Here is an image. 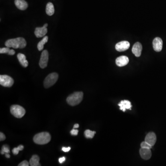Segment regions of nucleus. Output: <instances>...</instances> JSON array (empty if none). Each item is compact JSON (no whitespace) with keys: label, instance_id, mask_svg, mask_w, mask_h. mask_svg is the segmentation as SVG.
Wrapping results in <instances>:
<instances>
[{"label":"nucleus","instance_id":"obj_30","mask_svg":"<svg viewBox=\"0 0 166 166\" xmlns=\"http://www.w3.org/2000/svg\"><path fill=\"white\" fill-rule=\"evenodd\" d=\"M65 160H66V157H60L59 159V163L60 164L63 163L65 161Z\"/></svg>","mask_w":166,"mask_h":166},{"label":"nucleus","instance_id":"obj_12","mask_svg":"<svg viewBox=\"0 0 166 166\" xmlns=\"http://www.w3.org/2000/svg\"><path fill=\"white\" fill-rule=\"evenodd\" d=\"M139 153L141 157L144 160H149L151 157V152L149 149L141 148Z\"/></svg>","mask_w":166,"mask_h":166},{"label":"nucleus","instance_id":"obj_16","mask_svg":"<svg viewBox=\"0 0 166 166\" xmlns=\"http://www.w3.org/2000/svg\"><path fill=\"white\" fill-rule=\"evenodd\" d=\"M15 4L21 10H25L28 7L27 3L25 0H15Z\"/></svg>","mask_w":166,"mask_h":166},{"label":"nucleus","instance_id":"obj_8","mask_svg":"<svg viewBox=\"0 0 166 166\" xmlns=\"http://www.w3.org/2000/svg\"><path fill=\"white\" fill-rule=\"evenodd\" d=\"M48 25L45 24L43 27H37L35 29V35L37 37L39 38V37H42L44 36L45 35L47 34L48 32L47 27Z\"/></svg>","mask_w":166,"mask_h":166},{"label":"nucleus","instance_id":"obj_19","mask_svg":"<svg viewBox=\"0 0 166 166\" xmlns=\"http://www.w3.org/2000/svg\"><path fill=\"white\" fill-rule=\"evenodd\" d=\"M46 12L47 15L49 16H52L54 13V6L51 3H48L47 4L46 7Z\"/></svg>","mask_w":166,"mask_h":166},{"label":"nucleus","instance_id":"obj_9","mask_svg":"<svg viewBox=\"0 0 166 166\" xmlns=\"http://www.w3.org/2000/svg\"><path fill=\"white\" fill-rule=\"evenodd\" d=\"M130 46V43L128 41H122L116 44V49L118 51L122 52L128 49Z\"/></svg>","mask_w":166,"mask_h":166},{"label":"nucleus","instance_id":"obj_25","mask_svg":"<svg viewBox=\"0 0 166 166\" xmlns=\"http://www.w3.org/2000/svg\"><path fill=\"white\" fill-rule=\"evenodd\" d=\"M152 147V146L151 145L145 141L142 142V143H141V147L142 148H146V149H151Z\"/></svg>","mask_w":166,"mask_h":166},{"label":"nucleus","instance_id":"obj_5","mask_svg":"<svg viewBox=\"0 0 166 166\" xmlns=\"http://www.w3.org/2000/svg\"><path fill=\"white\" fill-rule=\"evenodd\" d=\"M58 79V74L56 72L49 74L45 78L44 81V86L45 88H48L53 86L56 82Z\"/></svg>","mask_w":166,"mask_h":166},{"label":"nucleus","instance_id":"obj_22","mask_svg":"<svg viewBox=\"0 0 166 166\" xmlns=\"http://www.w3.org/2000/svg\"><path fill=\"white\" fill-rule=\"evenodd\" d=\"M96 133V131H92L90 130H86L84 131V136L87 138H92L94 137Z\"/></svg>","mask_w":166,"mask_h":166},{"label":"nucleus","instance_id":"obj_31","mask_svg":"<svg viewBox=\"0 0 166 166\" xmlns=\"http://www.w3.org/2000/svg\"><path fill=\"white\" fill-rule=\"evenodd\" d=\"M79 127V125L78 124H75L74 126V129H75V128H78Z\"/></svg>","mask_w":166,"mask_h":166},{"label":"nucleus","instance_id":"obj_2","mask_svg":"<svg viewBox=\"0 0 166 166\" xmlns=\"http://www.w3.org/2000/svg\"><path fill=\"white\" fill-rule=\"evenodd\" d=\"M51 140V136L48 132H42L37 134L33 137V141L37 145L47 144Z\"/></svg>","mask_w":166,"mask_h":166},{"label":"nucleus","instance_id":"obj_18","mask_svg":"<svg viewBox=\"0 0 166 166\" xmlns=\"http://www.w3.org/2000/svg\"><path fill=\"white\" fill-rule=\"evenodd\" d=\"M40 158L37 155H33L31 158L29 163L31 166H40L41 164L39 163Z\"/></svg>","mask_w":166,"mask_h":166},{"label":"nucleus","instance_id":"obj_29","mask_svg":"<svg viewBox=\"0 0 166 166\" xmlns=\"http://www.w3.org/2000/svg\"><path fill=\"white\" fill-rule=\"evenodd\" d=\"M70 149H71V148L70 147H63L62 148V151H63L65 152H68L69 151H70Z\"/></svg>","mask_w":166,"mask_h":166},{"label":"nucleus","instance_id":"obj_26","mask_svg":"<svg viewBox=\"0 0 166 166\" xmlns=\"http://www.w3.org/2000/svg\"><path fill=\"white\" fill-rule=\"evenodd\" d=\"M30 165V163L26 160H25L24 161H22L18 165V166H29Z\"/></svg>","mask_w":166,"mask_h":166},{"label":"nucleus","instance_id":"obj_10","mask_svg":"<svg viewBox=\"0 0 166 166\" xmlns=\"http://www.w3.org/2000/svg\"><path fill=\"white\" fill-rule=\"evenodd\" d=\"M163 40L160 37H156L153 41V47L157 52H160L163 48Z\"/></svg>","mask_w":166,"mask_h":166},{"label":"nucleus","instance_id":"obj_13","mask_svg":"<svg viewBox=\"0 0 166 166\" xmlns=\"http://www.w3.org/2000/svg\"><path fill=\"white\" fill-rule=\"evenodd\" d=\"M129 62V59L126 56H120L116 60V64L118 66H125Z\"/></svg>","mask_w":166,"mask_h":166},{"label":"nucleus","instance_id":"obj_23","mask_svg":"<svg viewBox=\"0 0 166 166\" xmlns=\"http://www.w3.org/2000/svg\"><path fill=\"white\" fill-rule=\"evenodd\" d=\"M10 153V148L9 145H4L2 148L1 150V155L5 154L6 153Z\"/></svg>","mask_w":166,"mask_h":166},{"label":"nucleus","instance_id":"obj_20","mask_svg":"<svg viewBox=\"0 0 166 166\" xmlns=\"http://www.w3.org/2000/svg\"><path fill=\"white\" fill-rule=\"evenodd\" d=\"M48 37L45 36L43 37L42 40L40 41L37 44V48L39 51H42L44 48V45L48 41Z\"/></svg>","mask_w":166,"mask_h":166},{"label":"nucleus","instance_id":"obj_1","mask_svg":"<svg viewBox=\"0 0 166 166\" xmlns=\"http://www.w3.org/2000/svg\"><path fill=\"white\" fill-rule=\"evenodd\" d=\"M5 44V45L9 48H23L27 45V42L23 37H18L7 40Z\"/></svg>","mask_w":166,"mask_h":166},{"label":"nucleus","instance_id":"obj_6","mask_svg":"<svg viewBox=\"0 0 166 166\" xmlns=\"http://www.w3.org/2000/svg\"><path fill=\"white\" fill-rule=\"evenodd\" d=\"M14 80L10 76L7 75H0V84L6 87H11L13 84Z\"/></svg>","mask_w":166,"mask_h":166},{"label":"nucleus","instance_id":"obj_11","mask_svg":"<svg viewBox=\"0 0 166 166\" xmlns=\"http://www.w3.org/2000/svg\"><path fill=\"white\" fill-rule=\"evenodd\" d=\"M145 141L152 146H154L157 141V137L155 133L154 132H151L147 134L145 138Z\"/></svg>","mask_w":166,"mask_h":166},{"label":"nucleus","instance_id":"obj_24","mask_svg":"<svg viewBox=\"0 0 166 166\" xmlns=\"http://www.w3.org/2000/svg\"><path fill=\"white\" fill-rule=\"evenodd\" d=\"M24 146L22 145H20L17 148H13L12 150V152L14 155H18L19 151H21L24 149Z\"/></svg>","mask_w":166,"mask_h":166},{"label":"nucleus","instance_id":"obj_4","mask_svg":"<svg viewBox=\"0 0 166 166\" xmlns=\"http://www.w3.org/2000/svg\"><path fill=\"white\" fill-rule=\"evenodd\" d=\"M10 112L15 117L21 118L25 116V110L24 108L19 105H13L10 108Z\"/></svg>","mask_w":166,"mask_h":166},{"label":"nucleus","instance_id":"obj_32","mask_svg":"<svg viewBox=\"0 0 166 166\" xmlns=\"http://www.w3.org/2000/svg\"><path fill=\"white\" fill-rule=\"evenodd\" d=\"M5 157H6L7 158H9L10 157V155L9 154V153H6L5 154Z\"/></svg>","mask_w":166,"mask_h":166},{"label":"nucleus","instance_id":"obj_27","mask_svg":"<svg viewBox=\"0 0 166 166\" xmlns=\"http://www.w3.org/2000/svg\"><path fill=\"white\" fill-rule=\"evenodd\" d=\"M78 130H77V129H72V130H71V131H70V133H71V135H74V136H77L78 134Z\"/></svg>","mask_w":166,"mask_h":166},{"label":"nucleus","instance_id":"obj_3","mask_svg":"<svg viewBox=\"0 0 166 166\" xmlns=\"http://www.w3.org/2000/svg\"><path fill=\"white\" fill-rule=\"evenodd\" d=\"M83 98V93L82 92H75L68 96L66 98V102L71 106H76L81 102Z\"/></svg>","mask_w":166,"mask_h":166},{"label":"nucleus","instance_id":"obj_15","mask_svg":"<svg viewBox=\"0 0 166 166\" xmlns=\"http://www.w3.org/2000/svg\"><path fill=\"white\" fill-rule=\"evenodd\" d=\"M142 50V46L139 42H136L132 47V52L136 57L140 56Z\"/></svg>","mask_w":166,"mask_h":166},{"label":"nucleus","instance_id":"obj_28","mask_svg":"<svg viewBox=\"0 0 166 166\" xmlns=\"http://www.w3.org/2000/svg\"><path fill=\"white\" fill-rule=\"evenodd\" d=\"M6 139V136L3 133V132H0V141H4Z\"/></svg>","mask_w":166,"mask_h":166},{"label":"nucleus","instance_id":"obj_17","mask_svg":"<svg viewBox=\"0 0 166 166\" xmlns=\"http://www.w3.org/2000/svg\"><path fill=\"white\" fill-rule=\"evenodd\" d=\"M17 57L19 61V63H21V65L24 67V68H27V66H28V62L26 58V56L24 54H21L19 53L17 55Z\"/></svg>","mask_w":166,"mask_h":166},{"label":"nucleus","instance_id":"obj_7","mask_svg":"<svg viewBox=\"0 0 166 166\" xmlns=\"http://www.w3.org/2000/svg\"><path fill=\"white\" fill-rule=\"evenodd\" d=\"M48 51L44 50L42 51L39 61V66L41 68H45L48 65Z\"/></svg>","mask_w":166,"mask_h":166},{"label":"nucleus","instance_id":"obj_21","mask_svg":"<svg viewBox=\"0 0 166 166\" xmlns=\"http://www.w3.org/2000/svg\"><path fill=\"white\" fill-rule=\"evenodd\" d=\"M10 48L7 47L6 48H3L0 49L1 54H7L9 55H14L15 53L13 49H10Z\"/></svg>","mask_w":166,"mask_h":166},{"label":"nucleus","instance_id":"obj_14","mask_svg":"<svg viewBox=\"0 0 166 166\" xmlns=\"http://www.w3.org/2000/svg\"><path fill=\"white\" fill-rule=\"evenodd\" d=\"M118 106L120 107V110L125 112L126 110H131L132 105L131 103L128 100H122L118 104Z\"/></svg>","mask_w":166,"mask_h":166}]
</instances>
